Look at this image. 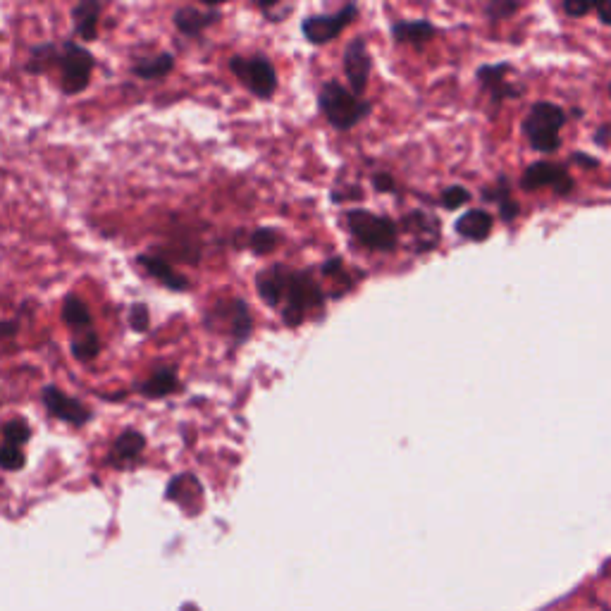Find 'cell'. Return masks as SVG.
<instances>
[{
	"label": "cell",
	"mask_w": 611,
	"mask_h": 611,
	"mask_svg": "<svg viewBox=\"0 0 611 611\" xmlns=\"http://www.w3.org/2000/svg\"><path fill=\"white\" fill-rule=\"evenodd\" d=\"M256 289L270 308L282 313L289 327H299L323 306V289L308 270H292L287 265H270L256 275Z\"/></svg>",
	"instance_id": "1"
},
{
	"label": "cell",
	"mask_w": 611,
	"mask_h": 611,
	"mask_svg": "<svg viewBox=\"0 0 611 611\" xmlns=\"http://www.w3.org/2000/svg\"><path fill=\"white\" fill-rule=\"evenodd\" d=\"M318 103L327 122L339 129V132H347V129L356 127L370 113V103L361 101V96H354L339 82L323 84L318 94Z\"/></svg>",
	"instance_id": "2"
},
{
	"label": "cell",
	"mask_w": 611,
	"mask_h": 611,
	"mask_svg": "<svg viewBox=\"0 0 611 611\" xmlns=\"http://www.w3.org/2000/svg\"><path fill=\"white\" fill-rule=\"evenodd\" d=\"M53 67H60V89H63V94L77 96L91 84L96 58L89 48L79 46L77 41H63L58 46Z\"/></svg>",
	"instance_id": "3"
},
{
	"label": "cell",
	"mask_w": 611,
	"mask_h": 611,
	"mask_svg": "<svg viewBox=\"0 0 611 611\" xmlns=\"http://www.w3.org/2000/svg\"><path fill=\"white\" fill-rule=\"evenodd\" d=\"M566 122L564 108H559L557 103H535L528 110L526 120H523V132L530 141V146L540 153H554L561 146V127Z\"/></svg>",
	"instance_id": "4"
},
{
	"label": "cell",
	"mask_w": 611,
	"mask_h": 611,
	"mask_svg": "<svg viewBox=\"0 0 611 611\" xmlns=\"http://www.w3.org/2000/svg\"><path fill=\"white\" fill-rule=\"evenodd\" d=\"M347 225L351 234L356 237V242L373 251H392L397 246L399 230L397 222L385 218V215H375L356 208V211L347 213Z\"/></svg>",
	"instance_id": "5"
},
{
	"label": "cell",
	"mask_w": 611,
	"mask_h": 611,
	"mask_svg": "<svg viewBox=\"0 0 611 611\" xmlns=\"http://www.w3.org/2000/svg\"><path fill=\"white\" fill-rule=\"evenodd\" d=\"M230 70L256 98H270L275 94L277 72L265 55H234Z\"/></svg>",
	"instance_id": "6"
},
{
	"label": "cell",
	"mask_w": 611,
	"mask_h": 611,
	"mask_svg": "<svg viewBox=\"0 0 611 611\" xmlns=\"http://www.w3.org/2000/svg\"><path fill=\"white\" fill-rule=\"evenodd\" d=\"M206 325L222 335H230L234 342L242 344L253 332V318L249 306L242 299H220L206 313Z\"/></svg>",
	"instance_id": "7"
},
{
	"label": "cell",
	"mask_w": 611,
	"mask_h": 611,
	"mask_svg": "<svg viewBox=\"0 0 611 611\" xmlns=\"http://www.w3.org/2000/svg\"><path fill=\"white\" fill-rule=\"evenodd\" d=\"M356 15H359L356 5H344L342 10L330 12V15H311L301 24V32H304L306 41L313 43V46H325V43H330L335 36L342 34L354 22Z\"/></svg>",
	"instance_id": "8"
},
{
	"label": "cell",
	"mask_w": 611,
	"mask_h": 611,
	"mask_svg": "<svg viewBox=\"0 0 611 611\" xmlns=\"http://www.w3.org/2000/svg\"><path fill=\"white\" fill-rule=\"evenodd\" d=\"M41 401L53 418L72 425V428H84V425L94 418V413H91L89 406H84L79 399L65 394L58 385H43Z\"/></svg>",
	"instance_id": "9"
},
{
	"label": "cell",
	"mask_w": 611,
	"mask_h": 611,
	"mask_svg": "<svg viewBox=\"0 0 611 611\" xmlns=\"http://www.w3.org/2000/svg\"><path fill=\"white\" fill-rule=\"evenodd\" d=\"M523 189L535 191V189H554V194L566 196L571 194L573 180L571 175L566 172L564 165L559 163H549V160H540V163H533L530 168L523 172Z\"/></svg>",
	"instance_id": "10"
},
{
	"label": "cell",
	"mask_w": 611,
	"mask_h": 611,
	"mask_svg": "<svg viewBox=\"0 0 611 611\" xmlns=\"http://www.w3.org/2000/svg\"><path fill=\"white\" fill-rule=\"evenodd\" d=\"M344 72L351 84V94L361 96L370 77V53L363 39H354L344 51Z\"/></svg>",
	"instance_id": "11"
},
{
	"label": "cell",
	"mask_w": 611,
	"mask_h": 611,
	"mask_svg": "<svg viewBox=\"0 0 611 611\" xmlns=\"http://www.w3.org/2000/svg\"><path fill=\"white\" fill-rule=\"evenodd\" d=\"M137 263L141 265V268L146 270L148 275L156 277V280L160 282L163 287L172 289V292H189V280L184 277L182 273H177L172 265L165 261V258L156 256V253H139L137 256Z\"/></svg>",
	"instance_id": "12"
},
{
	"label": "cell",
	"mask_w": 611,
	"mask_h": 611,
	"mask_svg": "<svg viewBox=\"0 0 611 611\" xmlns=\"http://www.w3.org/2000/svg\"><path fill=\"white\" fill-rule=\"evenodd\" d=\"M144 449H146L144 432L125 430L115 437L113 447H110L108 461L117 468H127V466H132L141 454H144Z\"/></svg>",
	"instance_id": "13"
},
{
	"label": "cell",
	"mask_w": 611,
	"mask_h": 611,
	"mask_svg": "<svg viewBox=\"0 0 611 611\" xmlns=\"http://www.w3.org/2000/svg\"><path fill=\"white\" fill-rule=\"evenodd\" d=\"M106 5L98 3V0H84L72 8V24L74 32L86 43L98 39V27H101V15Z\"/></svg>",
	"instance_id": "14"
},
{
	"label": "cell",
	"mask_w": 611,
	"mask_h": 611,
	"mask_svg": "<svg viewBox=\"0 0 611 611\" xmlns=\"http://www.w3.org/2000/svg\"><path fill=\"white\" fill-rule=\"evenodd\" d=\"M141 397L146 399H163L172 392L180 390V373L177 366H158L148 378L137 387Z\"/></svg>",
	"instance_id": "15"
},
{
	"label": "cell",
	"mask_w": 611,
	"mask_h": 611,
	"mask_svg": "<svg viewBox=\"0 0 611 611\" xmlns=\"http://www.w3.org/2000/svg\"><path fill=\"white\" fill-rule=\"evenodd\" d=\"M218 20H220V10H215V8L199 10V8H191V5H187V8H180L175 15H172L175 27L187 36H199L203 29H208Z\"/></svg>",
	"instance_id": "16"
},
{
	"label": "cell",
	"mask_w": 611,
	"mask_h": 611,
	"mask_svg": "<svg viewBox=\"0 0 611 611\" xmlns=\"http://www.w3.org/2000/svg\"><path fill=\"white\" fill-rule=\"evenodd\" d=\"M492 222L495 220H492L490 211H485V208H473V211L464 213L459 220H456V232H459V237L471 239V242H483V239L490 237Z\"/></svg>",
	"instance_id": "17"
},
{
	"label": "cell",
	"mask_w": 611,
	"mask_h": 611,
	"mask_svg": "<svg viewBox=\"0 0 611 611\" xmlns=\"http://www.w3.org/2000/svg\"><path fill=\"white\" fill-rule=\"evenodd\" d=\"M404 227L418 237L416 242L418 253L435 249L437 239H440V225H437V220L432 218V215L411 213L409 218H404Z\"/></svg>",
	"instance_id": "18"
},
{
	"label": "cell",
	"mask_w": 611,
	"mask_h": 611,
	"mask_svg": "<svg viewBox=\"0 0 611 611\" xmlns=\"http://www.w3.org/2000/svg\"><path fill=\"white\" fill-rule=\"evenodd\" d=\"M175 67V55L172 53H158L151 55V58H141L134 60L132 74L134 77L144 79V82H151V79H165Z\"/></svg>",
	"instance_id": "19"
},
{
	"label": "cell",
	"mask_w": 611,
	"mask_h": 611,
	"mask_svg": "<svg viewBox=\"0 0 611 611\" xmlns=\"http://www.w3.org/2000/svg\"><path fill=\"white\" fill-rule=\"evenodd\" d=\"M509 70H511V67L504 65V63L502 65L480 67L478 79L487 86V89H490V94L495 98H516L518 94H521V86H518V89H511V86L504 82V74Z\"/></svg>",
	"instance_id": "20"
},
{
	"label": "cell",
	"mask_w": 611,
	"mask_h": 611,
	"mask_svg": "<svg viewBox=\"0 0 611 611\" xmlns=\"http://www.w3.org/2000/svg\"><path fill=\"white\" fill-rule=\"evenodd\" d=\"M392 36H394V41H399V43H413V46H421V43H428L432 36H435V27L425 20L394 22Z\"/></svg>",
	"instance_id": "21"
},
{
	"label": "cell",
	"mask_w": 611,
	"mask_h": 611,
	"mask_svg": "<svg viewBox=\"0 0 611 611\" xmlns=\"http://www.w3.org/2000/svg\"><path fill=\"white\" fill-rule=\"evenodd\" d=\"M63 320L70 330L84 332L91 330V320L94 318H91L89 306H86L77 294H70L63 299Z\"/></svg>",
	"instance_id": "22"
},
{
	"label": "cell",
	"mask_w": 611,
	"mask_h": 611,
	"mask_svg": "<svg viewBox=\"0 0 611 611\" xmlns=\"http://www.w3.org/2000/svg\"><path fill=\"white\" fill-rule=\"evenodd\" d=\"M101 354V337L98 332L91 327V330L77 332V337L72 339V356L79 363H89L94 361L96 356Z\"/></svg>",
	"instance_id": "23"
},
{
	"label": "cell",
	"mask_w": 611,
	"mask_h": 611,
	"mask_svg": "<svg viewBox=\"0 0 611 611\" xmlns=\"http://www.w3.org/2000/svg\"><path fill=\"white\" fill-rule=\"evenodd\" d=\"M3 440L5 444H12V447H20L24 449L32 440V428H29V423L24 421V418H10L8 423H3Z\"/></svg>",
	"instance_id": "24"
},
{
	"label": "cell",
	"mask_w": 611,
	"mask_h": 611,
	"mask_svg": "<svg viewBox=\"0 0 611 611\" xmlns=\"http://www.w3.org/2000/svg\"><path fill=\"white\" fill-rule=\"evenodd\" d=\"M280 244V234L273 227H258V230L251 232L249 237V246L253 253H258V256H265V253L275 251V246Z\"/></svg>",
	"instance_id": "25"
},
{
	"label": "cell",
	"mask_w": 611,
	"mask_h": 611,
	"mask_svg": "<svg viewBox=\"0 0 611 611\" xmlns=\"http://www.w3.org/2000/svg\"><path fill=\"white\" fill-rule=\"evenodd\" d=\"M27 464V456H24V449L12 447V444H0V468L3 471H20Z\"/></svg>",
	"instance_id": "26"
},
{
	"label": "cell",
	"mask_w": 611,
	"mask_h": 611,
	"mask_svg": "<svg viewBox=\"0 0 611 611\" xmlns=\"http://www.w3.org/2000/svg\"><path fill=\"white\" fill-rule=\"evenodd\" d=\"M151 325V313H148L146 304H134L129 308V327L134 332H146Z\"/></svg>",
	"instance_id": "27"
},
{
	"label": "cell",
	"mask_w": 611,
	"mask_h": 611,
	"mask_svg": "<svg viewBox=\"0 0 611 611\" xmlns=\"http://www.w3.org/2000/svg\"><path fill=\"white\" fill-rule=\"evenodd\" d=\"M468 199H471V191H468V189L449 187V189H444L440 203L444 208H461L464 203H468Z\"/></svg>",
	"instance_id": "28"
},
{
	"label": "cell",
	"mask_w": 611,
	"mask_h": 611,
	"mask_svg": "<svg viewBox=\"0 0 611 611\" xmlns=\"http://www.w3.org/2000/svg\"><path fill=\"white\" fill-rule=\"evenodd\" d=\"M490 199H495L499 203V208H502V218L504 220H514L518 215V203L511 199L509 189H499L497 194H490Z\"/></svg>",
	"instance_id": "29"
},
{
	"label": "cell",
	"mask_w": 611,
	"mask_h": 611,
	"mask_svg": "<svg viewBox=\"0 0 611 611\" xmlns=\"http://www.w3.org/2000/svg\"><path fill=\"white\" fill-rule=\"evenodd\" d=\"M521 10V5L518 3H490L487 5V15L492 17V20H506L509 15H514V12Z\"/></svg>",
	"instance_id": "30"
},
{
	"label": "cell",
	"mask_w": 611,
	"mask_h": 611,
	"mask_svg": "<svg viewBox=\"0 0 611 611\" xmlns=\"http://www.w3.org/2000/svg\"><path fill=\"white\" fill-rule=\"evenodd\" d=\"M595 10V5L592 3H583V0H566L564 3V12L571 17H583L588 15V12Z\"/></svg>",
	"instance_id": "31"
},
{
	"label": "cell",
	"mask_w": 611,
	"mask_h": 611,
	"mask_svg": "<svg viewBox=\"0 0 611 611\" xmlns=\"http://www.w3.org/2000/svg\"><path fill=\"white\" fill-rule=\"evenodd\" d=\"M17 330H20V323H17V320H5V323H0V337L5 339L15 337Z\"/></svg>",
	"instance_id": "32"
},
{
	"label": "cell",
	"mask_w": 611,
	"mask_h": 611,
	"mask_svg": "<svg viewBox=\"0 0 611 611\" xmlns=\"http://www.w3.org/2000/svg\"><path fill=\"white\" fill-rule=\"evenodd\" d=\"M595 12H597V17H600L602 24H607V27H611V3L595 5Z\"/></svg>",
	"instance_id": "33"
},
{
	"label": "cell",
	"mask_w": 611,
	"mask_h": 611,
	"mask_svg": "<svg viewBox=\"0 0 611 611\" xmlns=\"http://www.w3.org/2000/svg\"><path fill=\"white\" fill-rule=\"evenodd\" d=\"M373 182H375V187H378V191H392L394 189V180L387 175H378Z\"/></svg>",
	"instance_id": "34"
},
{
	"label": "cell",
	"mask_w": 611,
	"mask_h": 611,
	"mask_svg": "<svg viewBox=\"0 0 611 611\" xmlns=\"http://www.w3.org/2000/svg\"><path fill=\"white\" fill-rule=\"evenodd\" d=\"M609 94H611V86H609Z\"/></svg>",
	"instance_id": "35"
}]
</instances>
